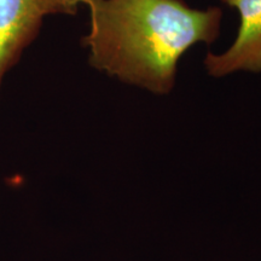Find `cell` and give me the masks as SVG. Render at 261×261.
I'll use <instances>...</instances> for the list:
<instances>
[{
  "mask_svg": "<svg viewBox=\"0 0 261 261\" xmlns=\"http://www.w3.org/2000/svg\"><path fill=\"white\" fill-rule=\"evenodd\" d=\"M90 64L155 94H168L182 55L219 37V8L192 9L184 0H84Z\"/></svg>",
  "mask_w": 261,
  "mask_h": 261,
  "instance_id": "6da1fadb",
  "label": "cell"
},
{
  "mask_svg": "<svg viewBox=\"0 0 261 261\" xmlns=\"http://www.w3.org/2000/svg\"><path fill=\"white\" fill-rule=\"evenodd\" d=\"M84 0H0V89L48 15H73Z\"/></svg>",
  "mask_w": 261,
  "mask_h": 261,
  "instance_id": "7a4b0ae2",
  "label": "cell"
},
{
  "mask_svg": "<svg viewBox=\"0 0 261 261\" xmlns=\"http://www.w3.org/2000/svg\"><path fill=\"white\" fill-rule=\"evenodd\" d=\"M240 12L241 25L232 46L221 55L208 54V74L220 77L234 71H261V0H221Z\"/></svg>",
  "mask_w": 261,
  "mask_h": 261,
  "instance_id": "3957f363",
  "label": "cell"
}]
</instances>
